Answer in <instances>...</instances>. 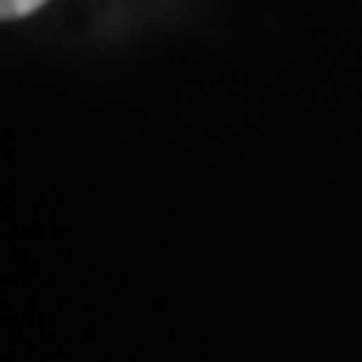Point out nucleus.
<instances>
[{"label":"nucleus","mask_w":362,"mask_h":362,"mask_svg":"<svg viewBox=\"0 0 362 362\" xmlns=\"http://www.w3.org/2000/svg\"><path fill=\"white\" fill-rule=\"evenodd\" d=\"M45 0H0V19H23V15L37 11Z\"/></svg>","instance_id":"f257e3e1"}]
</instances>
